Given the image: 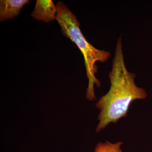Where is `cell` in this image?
Returning a JSON list of instances; mask_svg holds the SVG:
<instances>
[{
	"label": "cell",
	"instance_id": "cell-1",
	"mask_svg": "<svg viewBox=\"0 0 152 152\" xmlns=\"http://www.w3.org/2000/svg\"><path fill=\"white\" fill-rule=\"evenodd\" d=\"M110 90L96 104L100 110L96 132H100L111 123L115 124L126 117L131 103L146 98V92L136 86L135 74L128 71L123 54L121 36L117 41L112 70L109 75Z\"/></svg>",
	"mask_w": 152,
	"mask_h": 152
},
{
	"label": "cell",
	"instance_id": "cell-2",
	"mask_svg": "<svg viewBox=\"0 0 152 152\" xmlns=\"http://www.w3.org/2000/svg\"><path fill=\"white\" fill-rule=\"evenodd\" d=\"M56 20L61 29L63 35L76 44L81 52L84 59L86 76L88 80L86 96L88 100L96 99L94 86H101V82L96 77L98 72L97 62L104 63L108 60L111 53L104 50H99L88 42L82 33L80 23L77 17L61 1L57 3Z\"/></svg>",
	"mask_w": 152,
	"mask_h": 152
},
{
	"label": "cell",
	"instance_id": "cell-3",
	"mask_svg": "<svg viewBox=\"0 0 152 152\" xmlns=\"http://www.w3.org/2000/svg\"><path fill=\"white\" fill-rule=\"evenodd\" d=\"M56 15V5L52 0H37L31 16L38 20L49 23L54 20Z\"/></svg>",
	"mask_w": 152,
	"mask_h": 152
},
{
	"label": "cell",
	"instance_id": "cell-4",
	"mask_svg": "<svg viewBox=\"0 0 152 152\" xmlns=\"http://www.w3.org/2000/svg\"><path fill=\"white\" fill-rule=\"evenodd\" d=\"M29 3L28 0H1L0 21L3 22L17 17L21 10Z\"/></svg>",
	"mask_w": 152,
	"mask_h": 152
},
{
	"label": "cell",
	"instance_id": "cell-5",
	"mask_svg": "<svg viewBox=\"0 0 152 152\" xmlns=\"http://www.w3.org/2000/svg\"><path fill=\"white\" fill-rule=\"evenodd\" d=\"M124 142H119L113 144L107 141L105 143H99L94 152H123L121 147Z\"/></svg>",
	"mask_w": 152,
	"mask_h": 152
}]
</instances>
